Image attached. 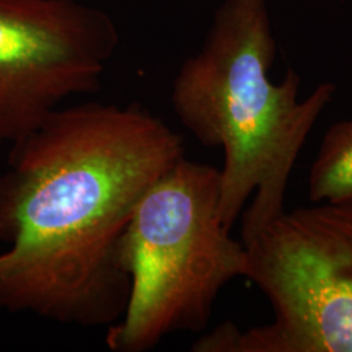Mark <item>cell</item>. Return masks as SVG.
<instances>
[{"mask_svg":"<svg viewBox=\"0 0 352 352\" xmlns=\"http://www.w3.org/2000/svg\"><path fill=\"white\" fill-rule=\"evenodd\" d=\"M219 196V170L184 155L141 197L123 236L131 289L107 327L111 351H149L168 334L201 331L222 289L247 278V252L222 225Z\"/></svg>","mask_w":352,"mask_h":352,"instance_id":"3","label":"cell"},{"mask_svg":"<svg viewBox=\"0 0 352 352\" xmlns=\"http://www.w3.org/2000/svg\"><path fill=\"white\" fill-rule=\"evenodd\" d=\"M120 45L113 17L81 0H0V145L101 88Z\"/></svg>","mask_w":352,"mask_h":352,"instance_id":"5","label":"cell"},{"mask_svg":"<svg viewBox=\"0 0 352 352\" xmlns=\"http://www.w3.org/2000/svg\"><path fill=\"white\" fill-rule=\"evenodd\" d=\"M0 174V311L109 327L126 312L123 236L141 197L184 157L139 103L59 107L10 145Z\"/></svg>","mask_w":352,"mask_h":352,"instance_id":"1","label":"cell"},{"mask_svg":"<svg viewBox=\"0 0 352 352\" xmlns=\"http://www.w3.org/2000/svg\"><path fill=\"white\" fill-rule=\"evenodd\" d=\"M315 204L352 199V119L327 129L308 179Z\"/></svg>","mask_w":352,"mask_h":352,"instance_id":"6","label":"cell"},{"mask_svg":"<svg viewBox=\"0 0 352 352\" xmlns=\"http://www.w3.org/2000/svg\"><path fill=\"white\" fill-rule=\"evenodd\" d=\"M276 54L267 0H223L171 88L180 123L204 146L223 151L219 215L230 231L243 213L241 241L286 212L294 164L337 90L322 82L300 101L295 69L272 81Z\"/></svg>","mask_w":352,"mask_h":352,"instance_id":"2","label":"cell"},{"mask_svg":"<svg viewBox=\"0 0 352 352\" xmlns=\"http://www.w3.org/2000/svg\"><path fill=\"white\" fill-rule=\"evenodd\" d=\"M273 322L209 333L214 352H352V199L285 212L241 241Z\"/></svg>","mask_w":352,"mask_h":352,"instance_id":"4","label":"cell"}]
</instances>
